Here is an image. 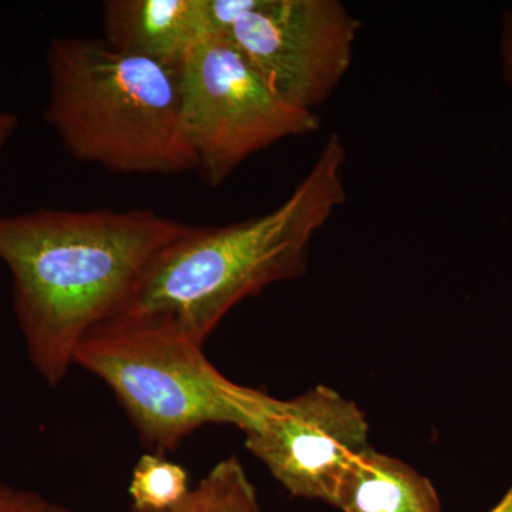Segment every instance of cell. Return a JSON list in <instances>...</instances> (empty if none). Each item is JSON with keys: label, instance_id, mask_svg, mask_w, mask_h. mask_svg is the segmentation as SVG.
Returning <instances> with one entry per match:
<instances>
[{"label": "cell", "instance_id": "8", "mask_svg": "<svg viewBox=\"0 0 512 512\" xmlns=\"http://www.w3.org/2000/svg\"><path fill=\"white\" fill-rule=\"evenodd\" d=\"M101 13L107 43L177 72L211 39L205 0H107Z\"/></svg>", "mask_w": 512, "mask_h": 512}, {"label": "cell", "instance_id": "9", "mask_svg": "<svg viewBox=\"0 0 512 512\" xmlns=\"http://www.w3.org/2000/svg\"><path fill=\"white\" fill-rule=\"evenodd\" d=\"M332 505L342 512H443L429 478L370 447L349 464Z\"/></svg>", "mask_w": 512, "mask_h": 512}, {"label": "cell", "instance_id": "11", "mask_svg": "<svg viewBox=\"0 0 512 512\" xmlns=\"http://www.w3.org/2000/svg\"><path fill=\"white\" fill-rule=\"evenodd\" d=\"M190 491L185 468L156 453L140 457L128 485L131 507L157 512L175 510Z\"/></svg>", "mask_w": 512, "mask_h": 512}, {"label": "cell", "instance_id": "1", "mask_svg": "<svg viewBox=\"0 0 512 512\" xmlns=\"http://www.w3.org/2000/svg\"><path fill=\"white\" fill-rule=\"evenodd\" d=\"M191 227L147 208L0 215V261L37 375L59 386L77 346L120 312L158 252Z\"/></svg>", "mask_w": 512, "mask_h": 512}, {"label": "cell", "instance_id": "15", "mask_svg": "<svg viewBox=\"0 0 512 512\" xmlns=\"http://www.w3.org/2000/svg\"><path fill=\"white\" fill-rule=\"evenodd\" d=\"M488 512H512V485L510 490L504 494V497L501 498L500 503L495 505L493 510Z\"/></svg>", "mask_w": 512, "mask_h": 512}, {"label": "cell", "instance_id": "14", "mask_svg": "<svg viewBox=\"0 0 512 512\" xmlns=\"http://www.w3.org/2000/svg\"><path fill=\"white\" fill-rule=\"evenodd\" d=\"M19 126V119L9 111L0 110V154Z\"/></svg>", "mask_w": 512, "mask_h": 512}, {"label": "cell", "instance_id": "10", "mask_svg": "<svg viewBox=\"0 0 512 512\" xmlns=\"http://www.w3.org/2000/svg\"><path fill=\"white\" fill-rule=\"evenodd\" d=\"M170 512H262V508L241 461L228 457L212 467Z\"/></svg>", "mask_w": 512, "mask_h": 512}, {"label": "cell", "instance_id": "5", "mask_svg": "<svg viewBox=\"0 0 512 512\" xmlns=\"http://www.w3.org/2000/svg\"><path fill=\"white\" fill-rule=\"evenodd\" d=\"M178 87L185 138L212 188L255 154L320 128L315 111L286 103L222 37L195 47L178 70Z\"/></svg>", "mask_w": 512, "mask_h": 512}, {"label": "cell", "instance_id": "7", "mask_svg": "<svg viewBox=\"0 0 512 512\" xmlns=\"http://www.w3.org/2000/svg\"><path fill=\"white\" fill-rule=\"evenodd\" d=\"M245 434V446L292 497L330 505L353 458L369 447L365 413L328 386L276 400Z\"/></svg>", "mask_w": 512, "mask_h": 512}, {"label": "cell", "instance_id": "3", "mask_svg": "<svg viewBox=\"0 0 512 512\" xmlns=\"http://www.w3.org/2000/svg\"><path fill=\"white\" fill-rule=\"evenodd\" d=\"M46 66L45 121L77 161L127 175L197 170L181 124L177 70L94 37H56Z\"/></svg>", "mask_w": 512, "mask_h": 512}, {"label": "cell", "instance_id": "2", "mask_svg": "<svg viewBox=\"0 0 512 512\" xmlns=\"http://www.w3.org/2000/svg\"><path fill=\"white\" fill-rule=\"evenodd\" d=\"M346 163L345 143L332 134L274 210L221 227L188 229L158 252L109 322L163 326L204 346L239 302L305 275L313 239L348 197Z\"/></svg>", "mask_w": 512, "mask_h": 512}, {"label": "cell", "instance_id": "16", "mask_svg": "<svg viewBox=\"0 0 512 512\" xmlns=\"http://www.w3.org/2000/svg\"><path fill=\"white\" fill-rule=\"evenodd\" d=\"M131 512H157V511L137 510V508L131 507Z\"/></svg>", "mask_w": 512, "mask_h": 512}, {"label": "cell", "instance_id": "6", "mask_svg": "<svg viewBox=\"0 0 512 512\" xmlns=\"http://www.w3.org/2000/svg\"><path fill=\"white\" fill-rule=\"evenodd\" d=\"M359 32L339 0H244L222 39L286 103L315 111L352 67Z\"/></svg>", "mask_w": 512, "mask_h": 512}, {"label": "cell", "instance_id": "4", "mask_svg": "<svg viewBox=\"0 0 512 512\" xmlns=\"http://www.w3.org/2000/svg\"><path fill=\"white\" fill-rule=\"evenodd\" d=\"M202 348L163 326L107 322L77 346L74 365L103 380L141 441L165 456L207 424L247 433L278 400L228 380Z\"/></svg>", "mask_w": 512, "mask_h": 512}, {"label": "cell", "instance_id": "13", "mask_svg": "<svg viewBox=\"0 0 512 512\" xmlns=\"http://www.w3.org/2000/svg\"><path fill=\"white\" fill-rule=\"evenodd\" d=\"M501 73L512 94V8L505 12L500 36Z\"/></svg>", "mask_w": 512, "mask_h": 512}, {"label": "cell", "instance_id": "12", "mask_svg": "<svg viewBox=\"0 0 512 512\" xmlns=\"http://www.w3.org/2000/svg\"><path fill=\"white\" fill-rule=\"evenodd\" d=\"M0 512H70L36 491L0 483Z\"/></svg>", "mask_w": 512, "mask_h": 512}]
</instances>
